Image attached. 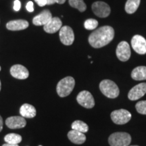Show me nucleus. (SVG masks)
Masks as SVG:
<instances>
[{
  "label": "nucleus",
  "mask_w": 146,
  "mask_h": 146,
  "mask_svg": "<svg viewBox=\"0 0 146 146\" xmlns=\"http://www.w3.org/2000/svg\"><path fill=\"white\" fill-rule=\"evenodd\" d=\"M20 114L24 118H32L36 116V111L33 106L29 104H24L20 108Z\"/></svg>",
  "instance_id": "obj_18"
},
{
  "label": "nucleus",
  "mask_w": 146,
  "mask_h": 146,
  "mask_svg": "<svg viewBox=\"0 0 146 146\" xmlns=\"http://www.w3.org/2000/svg\"><path fill=\"white\" fill-rule=\"evenodd\" d=\"M108 142L110 146H129L131 142V137L127 133H114L109 137Z\"/></svg>",
  "instance_id": "obj_4"
},
{
  "label": "nucleus",
  "mask_w": 146,
  "mask_h": 146,
  "mask_svg": "<svg viewBox=\"0 0 146 146\" xmlns=\"http://www.w3.org/2000/svg\"><path fill=\"white\" fill-rule=\"evenodd\" d=\"M111 119L116 125H125L131 118V114L125 109L117 110L111 113Z\"/></svg>",
  "instance_id": "obj_5"
},
{
  "label": "nucleus",
  "mask_w": 146,
  "mask_h": 146,
  "mask_svg": "<svg viewBox=\"0 0 146 146\" xmlns=\"http://www.w3.org/2000/svg\"><path fill=\"white\" fill-rule=\"evenodd\" d=\"M69 5L74 8H76L81 12L86 10L87 5L83 0H68Z\"/></svg>",
  "instance_id": "obj_23"
},
{
  "label": "nucleus",
  "mask_w": 146,
  "mask_h": 146,
  "mask_svg": "<svg viewBox=\"0 0 146 146\" xmlns=\"http://www.w3.org/2000/svg\"><path fill=\"white\" fill-rule=\"evenodd\" d=\"M2 146H18V144H10V143H5Z\"/></svg>",
  "instance_id": "obj_32"
},
{
  "label": "nucleus",
  "mask_w": 146,
  "mask_h": 146,
  "mask_svg": "<svg viewBox=\"0 0 146 146\" xmlns=\"http://www.w3.org/2000/svg\"><path fill=\"white\" fill-rule=\"evenodd\" d=\"M3 118L0 116V132L2 131L3 129Z\"/></svg>",
  "instance_id": "obj_29"
},
{
  "label": "nucleus",
  "mask_w": 146,
  "mask_h": 146,
  "mask_svg": "<svg viewBox=\"0 0 146 146\" xmlns=\"http://www.w3.org/2000/svg\"><path fill=\"white\" fill-rule=\"evenodd\" d=\"M131 146H139V145H131Z\"/></svg>",
  "instance_id": "obj_34"
},
{
  "label": "nucleus",
  "mask_w": 146,
  "mask_h": 146,
  "mask_svg": "<svg viewBox=\"0 0 146 146\" xmlns=\"http://www.w3.org/2000/svg\"><path fill=\"white\" fill-rule=\"evenodd\" d=\"M21 135L18 134H16V133H10V134L6 135L4 137L5 141L7 143L10 144H18L22 141Z\"/></svg>",
  "instance_id": "obj_22"
},
{
  "label": "nucleus",
  "mask_w": 146,
  "mask_h": 146,
  "mask_svg": "<svg viewBox=\"0 0 146 146\" xmlns=\"http://www.w3.org/2000/svg\"><path fill=\"white\" fill-rule=\"evenodd\" d=\"M146 94V83H141L133 87L129 91L128 98L130 100L135 101L143 97Z\"/></svg>",
  "instance_id": "obj_11"
},
{
  "label": "nucleus",
  "mask_w": 146,
  "mask_h": 146,
  "mask_svg": "<svg viewBox=\"0 0 146 146\" xmlns=\"http://www.w3.org/2000/svg\"><path fill=\"white\" fill-rule=\"evenodd\" d=\"M76 101L81 106L90 109L94 107L95 100L92 95L88 91H82L76 97Z\"/></svg>",
  "instance_id": "obj_6"
},
{
  "label": "nucleus",
  "mask_w": 146,
  "mask_h": 146,
  "mask_svg": "<svg viewBox=\"0 0 146 146\" xmlns=\"http://www.w3.org/2000/svg\"><path fill=\"white\" fill-rule=\"evenodd\" d=\"M98 26V22L97 20L94 18H89L85 21L84 27L87 30H94Z\"/></svg>",
  "instance_id": "obj_24"
},
{
  "label": "nucleus",
  "mask_w": 146,
  "mask_h": 146,
  "mask_svg": "<svg viewBox=\"0 0 146 146\" xmlns=\"http://www.w3.org/2000/svg\"><path fill=\"white\" fill-rule=\"evenodd\" d=\"M10 74L13 77L18 79H26L29 77V72L26 67L21 64H15L10 68Z\"/></svg>",
  "instance_id": "obj_12"
},
{
  "label": "nucleus",
  "mask_w": 146,
  "mask_h": 146,
  "mask_svg": "<svg viewBox=\"0 0 146 146\" xmlns=\"http://www.w3.org/2000/svg\"><path fill=\"white\" fill-rule=\"evenodd\" d=\"M116 54L117 58L122 62H126L129 60L131 52L130 46L127 41H121L116 47Z\"/></svg>",
  "instance_id": "obj_8"
},
{
  "label": "nucleus",
  "mask_w": 146,
  "mask_h": 146,
  "mask_svg": "<svg viewBox=\"0 0 146 146\" xmlns=\"http://www.w3.org/2000/svg\"><path fill=\"white\" fill-rule=\"evenodd\" d=\"M29 24L25 20H14L6 24V28L10 31H22L29 27Z\"/></svg>",
  "instance_id": "obj_16"
},
{
  "label": "nucleus",
  "mask_w": 146,
  "mask_h": 146,
  "mask_svg": "<svg viewBox=\"0 0 146 146\" xmlns=\"http://www.w3.org/2000/svg\"><path fill=\"white\" fill-rule=\"evenodd\" d=\"M100 89L101 92L107 98L114 99L119 96V88L114 81L105 79L100 83Z\"/></svg>",
  "instance_id": "obj_3"
},
{
  "label": "nucleus",
  "mask_w": 146,
  "mask_h": 146,
  "mask_svg": "<svg viewBox=\"0 0 146 146\" xmlns=\"http://www.w3.org/2000/svg\"><path fill=\"white\" fill-rule=\"evenodd\" d=\"M47 1V5H53L56 3L55 0H46Z\"/></svg>",
  "instance_id": "obj_30"
},
{
  "label": "nucleus",
  "mask_w": 146,
  "mask_h": 146,
  "mask_svg": "<svg viewBox=\"0 0 146 146\" xmlns=\"http://www.w3.org/2000/svg\"><path fill=\"white\" fill-rule=\"evenodd\" d=\"M69 140L73 143L83 144L86 141V136L84 133L75 130H71L68 133Z\"/></svg>",
  "instance_id": "obj_17"
},
{
  "label": "nucleus",
  "mask_w": 146,
  "mask_h": 146,
  "mask_svg": "<svg viewBox=\"0 0 146 146\" xmlns=\"http://www.w3.org/2000/svg\"><path fill=\"white\" fill-rule=\"evenodd\" d=\"M66 1V0H55L56 3H59V4H63V3H65Z\"/></svg>",
  "instance_id": "obj_31"
},
{
  "label": "nucleus",
  "mask_w": 146,
  "mask_h": 146,
  "mask_svg": "<svg viewBox=\"0 0 146 146\" xmlns=\"http://www.w3.org/2000/svg\"><path fill=\"white\" fill-rule=\"evenodd\" d=\"M1 81H0V91H1Z\"/></svg>",
  "instance_id": "obj_33"
},
{
  "label": "nucleus",
  "mask_w": 146,
  "mask_h": 146,
  "mask_svg": "<svg viewBox=\"0 0 146 146\" xmlns=\"http://www.w3.org/2000/svg\"><path fill=\"white\" fill-rule=\"evenodd\" d=\"M5 124L7 127L10 129H22L27 125V121L23 116H11L5 120Z\"/></svg>",
  "instance_id": "obj_13"
},
{
  "label": "nucleus",
  "mask_w": 146,
  "mask_h": 146,
  "mask_svg": "<svg viewBox=\"0 0 146 146\" xmlns=\"http://www.w3.org/2000/svg\"><path fill=\"white\" fill-rule=\"evenodd\" d=\"M75 86V81L72 76H66L58 82L56 91L58 96L64 98L69 96Z\"/></svg>",
  "instance_id": "obj_2"
},
{
  "label": "nucleus",
  "mask_w": 146,
  "mask_h": 146,
  "mask_svg": "<svg viewBox=\"0 0 146 146\" xmlns=\"http://www.w3.org/2000/svg\"><path fill=\"white\" fill-rule=\"evenodd\" d=\"M131 77L135 81L146 80V66H141L133 69L131 72Z\"/></svg>",
  "instance_id": "obj_19"
},
{
  "label": "nucleus",
  "mask_w": 146,
  "mask_h": 146,
  "mask_svg": "<svg viewBox=\"0 0 146 146\" xmlns=\"http://www.w3.org/2000/svg\"><path fill=\"white\" fill-rule=\"evenodd\" d=\"M39 146H43V145H39Z\"/></svg>",
  "instance_id": "obj_36"
},
{
  "label": "nucleus",
  "mask_w": 146,
  "mask_h": 146,
  "mask_svg": "<svg viewBox=\"0 0 146 146\" xmlns=\"http://www.w3.org/2000/svg\"><path fill=\"white\" fill-rule=\"evenodd\" d=\"M27 10L29 11V12H33L34 11V8H33V3L32 1H29L27 3V6H26Z\"/></svg>",
  "instance_id": "obj_27"
},
{
  "label": "nucleus",
  "mask_w": 146,
  "mask_h": 146,
  "mask_svg": "<svg viewBox=\"0 0 146 146\" xmlns=\"http://www.w3.org/2000/svg\"><path fill=\"white\" fill-rule=\"evenodd\" d=\"M135 108L139 114L146 115V100L137 102L135 105Z\"/></svg>",
  "instance_id": "obj_25"
},
{
  "label": "nucleus",
  "mask_w": 146,
  "mask_h": 146,
  "mask_svg": "<svg viewBox=\"0 0 146 146\" xmlns=\"http://www.w3.org/2000/svg\"><path fill=\"white\" fill-rule=\"evenodd\" d=\"M140 1L141 0H127L125 4L126 12L129 14L135 13L139 6Z\"/></svg>",
  "instance_id": "obj_20"
},
{
  "label": "nucleus",
  "mask_w": 146,
  "mask_h": 146,
  "mask_svg": "<svg viewBox=\"0 0 146 146\" xmlns=\"http://www.w3.org/2000/svg\"><path fill=\"white\" fill-rule=\"evenodd\" d=\"M0 71H1V66H0Z\"/></svg>",
  "instance_id": "obj_35"
},
{
  "label": "nucleus",
  "mask_w": 146,
  "mask_h": 146,
  "mask_svg": "<svg viewBox=\"0 0 146 146\" xmlns=\"http://www.w3.org/2000/svg\"><path fill=\"white\" fill-rule=\"evenodd\" d=\"M21 8V3L19 0H15L14 2V10L18 12Z\"/></svg>",
  "instance_id": "obj_26"
},
{
  "label": "nucleus",
  "mask_w": 146,
  "mask_h": 146,
  "mask_svg": "<svg viewBox=\"0 0 146 146\" xmlns=\"http://www.w3.org/2000/svg\"><path fill=\"white\" fill-rule=\"evenodd\" d=\"M131 46L135 52L139 54H146V39L139 35L133 36L131 39Z\"/></svg>",
  "instance_id": "obj_10"
},
{
  "label": "nucleus",
  "mask_w": 146,
  "mask_h": 146,
  "mask_svg": "<svg viewBox=\"0 0 146 146\" xmlns=\"http://www.w3.org/2000/svg\"><path fill=\"white\" fill-rule=\"evenodd\" d=\"M35 1L39 5L40 7H43L47 5V1L46 0H35Z\"/></svg>",
  "instance_id": "obj_28"
},
{
  "label": "nucleus",
  "mask_w": 146,
  "mask_h": 146,
  "mask_svg": "<svg viewBox=\"0 0 146 146\" xmlns=\"http://www.w3.org/2000/svg\"><path fill=\"white\" fill-rule=\"evenodd\" d=\"M60 39L65 45H71L74 41V34L72 28L68 26L62 27L60 30Z\"/></svg>",
  "instance_id": "obj_9"
},
{
  "label": "nucleus",
  "mask_w": 146,
  "mask_h": 146,
  "mask_svg": "<svg viewBox=\"0 0 146 146\" xmlns=\"http://www.w3.org/2000/svg\"><path fill=\"white\" fill-rule=\"evenodd\" d=\"M62 26V23L61 20L58 17H54L43 26V29L47 33H56L58 31L60 30Z\"/></svg>",
  "instance_id": "obj_15"
},
{
  "label": "nucleus",
  "mask_w": 146,
  "mask_h": 146,
  "mask_svg": "<svg viewBox=\"0 0 146 146\" xmlns=\"http://www.w3.org/2000/svg\"><path fill=\"white\" fill-rule=\"evenodd\" d=\"M52 18V14L50 10H44L33 19V23L35 26H44Z\"/></svg>",
  "instance_id": "obj_14"
},
{
  "label": "nucleus",
  "mask_w": 146,
  "mask_h": 146,
  "mask_svg": "<svg viewBox=\"0 0 146 146\" xmlns=\"http://www.w3.org/2000/svg\"><path fill=\"white\" fill-rule=\"evenodd\" d=\"M114 37V30L110 26H104L92 32L89 43L94 48H101L109 44Z\"/></svg>",
  "instance_id": "obj_1"
},
{
  "label": "nucleus",
  "mask_w": 146,
  "mask_h": 146,
  "mask_svg": "<svg viewBox=\"0 0 146 146\" xmlns=\"http://www.w3.org/2000/svg\"><path fill=\"white\" fill-rule=\"evenodd\" d=\"M93 12L100 18H106L110 14V7L104 1H96L91 5Z\"/></svg>",
  "instance_id": "obj_7"
},
{
  "label": "nucleus",
  "mask_w": 146,
  "mask_h": 146,
  "mask_svg": "<svg viewBox=\"0 0 146 146\" xmlns=\"http://www.w3.org/2000/svg\"><path fill=\"white\" fill-rule=\"evenodd\" d=\"M72 130H75L83 133H87L89 131V127L86 123L81 120H75L71 125Z\"/></svg>",
  "instance_id": "obj_21"
}]
</instances>
